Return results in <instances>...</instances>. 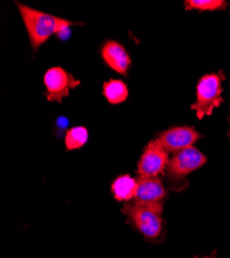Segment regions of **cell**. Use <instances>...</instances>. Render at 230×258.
Returning a JSON list of instances; mask_svg holds the SVG:
<instances>
[{
  "label": "cell",
  "instance_id": "9c48e42d",
  "mask_svg": "<svg viewBox=\"0 0 230 258\" xmlns=\"http://www.w3.org/2000/svg\"><path fill=\"white\" fill-rule=\"evenodd\" d=\"M101 54L103 60L113 71L123 76L127 74L131 60L126 50L119 42L114 40L106 42V45L102 48Z\"/></svg>",
  "mask_w": 230,
  "mask_h": 258
},
{
  "label": "cell",
  "instance_id": "3957f363",
  "mask_svg": "<svg viewBox=\"0 0 230 258\" xmlns=\"http://www.w3.org/2000/svg\"><path fill=\"white\" fill-rule=\"evenodd\" d=\"M221 102H223L221 76L217 74L203 76L197 85L196 102L191 106L198 119L201 120L204 116L212 115L214 109Z\"/></svg>",
  "mask_w": 230,
  "mask_h": 258
},
{
  "label": "cell",
  "instance_id": "6da1fadb",
  "mask_svg": "<svg viewBox=\"0 0 230 258\" xmlns=\"http://www.w3.org/2000/svg\"><path fill=\"white\" fill-rule=\"evenodd\" d=\"M18 8L24 21L34 51L45 44L53 34L60 33L71 25L80 24L71 22L66 19L39 12L22 4H19Z\"/></svg>",
  "mask_w": 230,
  "mask_h": 258
},
{
  "label": "cell",
  "instance_id": "8992f818",
  "mask_svg": "<svg viewBox=\"0 0 230 258\" xmlns=\"http://www.w3.org/2000/svg\"><path fill=\"white\" fill-rule=\"evenodd\" d=\"M44 83L47 89V98L57 102H61L63 97L68 96L69 89L75 88L81 84L61 68L50 69L45 75Z\"/></svg>",
  "mask_w": 230,
  "mask_h": 258
},
{
  "label": "cell",
  "instance_id": "ba28073f",
  "mask_svg": "<svg viewBox=\"0 0 230 258\" xmlns=\"http://www.w3.org/2000/svg\"><path fill=\"white\" fill-rule=\"evenodd\" d=\"M165 195L163 183L159 178H139L134 200L138 204H162Z\"/></svg>",
  "mask_w": 230,
  "mask_h": 258
},
{
  "label": "cell",
  "instance_id": "7a4b0ae2",
  "mask_svg": "<svg viewBox=\"0 0 230 258\" xmlns=\"http://www.w3.org/2000/svg\"><path fill=\"white\" fill-rule=\"evenodd\" d=\"M162 204L134 203L125 205L122 212L144 238L154 240L162 231Z\"/></svg>",
  "mask_w": 230,
  "mask_h": 258
},
{
  "label": "cell",
  "instance_id": "52a82bcc",
  "mask_svg": "<svg viewBox=\"0 0 230 258\" xmlns=\"http://www.w3.org/2000/svg\"><path fill=\"white\" fill-rule=\"evenodd\" d=\"M200 138V135L192 127H175L163 132L158 140L167 152L178 153L190 148Z\"/></svg>",
  "mask_w": 230,
  "mask_h": 258
},
{
  "label": "cell",
  "instance_id": "277c9868",
  "mask_svg": "<svg viewBox=\"0 0 230 258\" xmlns=\"http://www.w3.org/2000/svg\"><path fill=\"white\" fill-rule=\"evenodd\" d=\"M170 159L169 152L158 139L151 141L145 148L138 162L139 178H155L167 167Z\"/></svg>",
  "mask_w": 230,
  "mask_h": 258
},
{
  "label": "cell",
  "instance_id": "7c38bea8",
  "mask_svg": "<svg viewBox=\"0 0 230 258\" xmlns=\"http://www.w3.org/2000/svg\"><path fill=\"white\" fill-rule=\"evenodd\" d=\"M88 131L85 127L76 126L67 132L65 145L68 150H76L85 145L88 141Z\"/></svg>",
  "mask_w": 230,
  "mask_h": 258
},
{
  "label": "cell",
  "instance_id": "4fadbf2b",
  "mask_svg": "<svg viewBox=\"0 0 230 258\" xmlns=\"http://www.w3.org/2000/svg\"><path fill=\"white\" fill-rule=\"evenodd\" d=\"M185 5L187 10L217 11L224 9L227 3L221 2V0H189V2H186Z\"/></svg>",
  "mask_w": 230,
  "mask_h": 258
},
{
  "label": "cell",
  "instance_id": "30bf717a",
  "mask_svg": "<svg viewBox=\"0 0 230 258\" xmlns=\"http://www.w3.org/2000/svg\"><path fill=\"white\" fill-rule=\"evenodd\" d=\"M136 186L137 182L130 176L118 177L112 185V191L115 200L118 202H127L134 199Z\"/></svg>",
  "mask_w": 230,
  "mask_h": 258
},
{
  "label": "cell",
  "instance_id": "5bb4252c",
  "mask_svg": "<svg viewBox=\"0 0 230 258\" xmlns=\"http://www.w3.org/2000/svg\"><path fill=\"white\" fill-rule=\"evenodd\" d=\"M203 258H214V257H203Z\"/></svg>",
  "mask_w": 230,
  "mask_h": 258
},
{
  "label": "cell",
  "instance_id": "8fae6325",
  "mask_svg": "<svg viewBox=\"0 0 230 258\" xmlns=\"http://www.w3.org/2000/svg\"><path fill=\"white\" fill-rule=\"evenodd\" d=\"M103 94L112 104H118L126 100L128 89L124 82L120 80H111L103 85Z\"/></svg>",
  "mask_w": 230,
  "mask_h": 258
},
{
  "label": "cell",
  "instance_id": "5b68a950",
  "mask_svg": "<svg viewBox=\"0 0 230 258\" xmlns=\"http://www.w3.org/2000/svg\"><path fill=\"white\" fill-rule=\"evenodd\" d=\"M206 162V157L194 147L175 153L167 164V174L173 180H180L198 169Z\"/></svg>",
  "mask_w": 230,
  "mask_h": 258
}]
</instances>
